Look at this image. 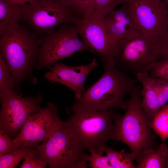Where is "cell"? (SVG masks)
<instances>
[{"label": "cell", "instance_id": "1", "mask_svg": "<svg viewBox=\"0 0 168 168\" xmlns=\"http://www.w3.org/2000/svg\"><path fill=\"white\" fill-rule=\"evenodd\" d=\"M37 35L26 25L19 23L1 36L0 54L11 70L17 92L25 80L30 84L37 83L32 72L40 49Z\"/></svg>", "mask_w": 168, "mask_h": 168}, {"label": "cell", "instance_id": "2", "mask_svg": "<svg viewBox=\"0 0 168 168\" xmlns=\"http://www.w3.org/2000/svg\"><path fill=\"white\" fill-rule=\"evenodd\" d=\"M67 110L72 114L65 126L85 150H95L98 154L107 141L115 140L116 123L120 114L112 110H94L75 103Z\"/></svg>", "mask_w": 168, "mask_h": 168}, {"label": "cell", "instance_id": "3", "mask_svg": "<svg viewBox=\"0 0 168 168\" xmlns=\"http://www.w3.org/2000/svg\"><path fill=\"white\" fill-rule=\"evenodd\" d=\"M103 67L101 77L85 91L79 99H75L74 103L85 108L100 111L126 110L127 104L124 98L138 80L117 68L113 60Z\"/></svg>", "mask_w": 168, "mask_h": 168}, {"label": "cell", "instance_id": "4", "mask_svg": "<svg viewBox=\"0 0 168 168\" xmlns=\"http://www.w3.org/2000/svg\"><path fill=\"white\" fill-rule=\"evenodd\" d=\"M124 114L118 118L115 140L126 144L134 160L144 149L154 148L155 136L152 132L151 121L142 104V87L136 85L129 93Z\"/></svg>", "mask_w": 168, "mask_h": 168}, {"label": "cell", "instance_id": "5", "mask_svg": "<svg viewBox=\"0 0 168 168\" xmlns=\"http://www.w3.org/2000/svg\"><path fill=\"white\" fill-rule=\"evenodd\" d=\"M161 38L141 34L130 39L118 40L113 59L119 69L135 76L149 73L162 57Z\"/></svg>", "mask_w": 168, "mask_h": 168}, {"label": "cell", "instance_id": "6", "mask_svg": "<svg viewBox=\"0 0 168 168\" xmlns=\"http://www.w3.org/2000/svg\"><path fill=\"white\" fill-rule=\"evenodd\" d=\"M35 149L49 168H86L88 166L85 150L65 126L55 131Z\"/></svg>", "mask_w": 168, "mask_h": 168}, {"label": "cell", "instance_id": "7", "mask_svg": "<svg viewBox=\"0 0 168 168\" xmlns=\"http://www.w3.org/2000/svg\"><path fill=\"white\" fill-rule=\"evenodd\" d=\"M21 7V21L41 36L73 23L77 16L66 0H34Z\"/></svg>", "mask_w": 168, "mask_h": 168}, {"label": "cell", "instance_id": "8", "mask_svg": "<svg viewBox=\"0 0 168 168\" xmlns=\"http://www.w3.org/2000/svg\"><path fill=\"white\" fill-rule=\"evenodd\" d=\"M72 23L65 24L56 31L38 38L40 49L35 69H49L59 60L72 56L75 53L86 50L96 52L78 37Z\"/></svg>", "mask_w": 168, "mask_h": 168}, {"label": "cell", "instance_id": "9", "mask_svg": "<svg viewBox=\"0 0 168 168\" xmlns=\"http://www.w3.org/2000/svg\"><path fill=\"white\" fill-rule=\"evenodd\" d=\"M42 94L23 97L10 90L0 93V129L10 137L16 136L29 116L41 110Z\"/></svg>", "mask_w": 168, "mask_h": 168}, {"label": "cell", "instance_id": "10", "mask_svg": "<svg viewBox=\"0 0 168 168\" xmlns=\"http://www.w3.org/2000/svg\"><path fill=\"white\" fill-rule=\"evenodd\" d=\"M65 124L58 115L57 106L49 102L46 106L28 116L12 141L18 148H35Z\"/></svg>", "mask_w": 168, "mask_h": 168}, {"label": "cell", "instance_id": "11", "mask_svg": "<svg viewBox=\"0 0 168 168\" xmlns=\"http://www.w3.org/2000/svg\"><path fill=\"white\" fill-rule=\"evenodd\" d=\"M72 23L82 40L98 54L103 66L113 60L115 45L107 31L103 16L94 11L82 17L77 16Z\"/></svg>", "mask_w": 168, "mask_h": 168}, {"label": "cell", "instance_id": "12", "mask_svg": "<svg viewBox=\"0 0 168 168\" xmlns=\"http://www.w3.org/2000/svg\"><path fill=\"white\" fill-rule=\"evenodd\" d=\"M142 34L161 38L167 29L168 10L161 0H128Z\"/></svg>", "mask_w": 168, "mask_h": 168}, {"label": "cell", "instance_id": "13", "mask_svg": "<svg viewBox=\"0 0 168 168\" xmlns=\"http://www.w3.org/2000/svg\"><path fill=\"white\" fill-rule=\"evenodd\" d=\"M105 23L114 45L118 40L135 38L142 34L133 7L128 0L119 9L108 14L105 17Z\"/></svg>", "mask_w": 168, "mask_h": 168}, {"label": "cell", "instance_id": "14", "mask_svg": "<svg viewBox=\"0 0 168 168\" xmlns=\"http://www.w3.org/2000/svg\"><path fill=\"white\" fill-rule=\"evenodd\" d=\"M98 65L96 58L88 64L78 66L56 63L49 69L44 77L50 83H59L68 87L74 92L75 99H78L85 91V82L87 76Z\"/></svg>", "mask_w": 168, "mask_h": 168}, {"label": "cell", "instance_id": "15", "mask_svg": "<svg viewBox=\"0 0 168 168\" xmlns=\"http://www.w3.org/2000/svg\"><path fill=\"white\" fill-rule=\"evenodd\" d=\"M135 77L142 86V107L152 121L161 107L154 78L149 73L138 74Z\"/></svg>", "mask_w": 168, "mask_h": 168}, {"label": "cell", "instance_id": "16", "mask_svg": "<svg viewBox=\"0 0 168 168\" xmlns=\"http://www.w3.org/2000/svg\"><path fill=\"white\" fill-rule=\"evenodd\" d=\"M168 156V147L162 142L156 149L148 148L143 149L135 159L136 168H166Z\"/></svg>", "mask_w": 168, "mask_h": 168}, {"label": "cell", "instance_id": "17", "mask_svg": "<svg viewBox=\"0 0 168 168\" xmlns=\"http://www.w3.org/2000/svg\"><path fill=\"white\" fill-rule=\"evenodd\" d=\"M22 5L11 0H0V35L21 21Z\"/></svg>", "mask_w": 168, "mask_h": 168}, {"label": "cell", "instance_id": "18", "mask_svg": "<svg viewBox=\"0 0 168 168\" xmlns=\"http://www.w3.org/2000/svg\"><path fill=\"white\" fill-rule=\"evenodd\" d=\"M105 153L113 168H135L133 161L134 159L130 153H126L124 150L116 151L105 144L100 149L99 154Z\"/></svg>", "mask_w": 168, "mask_h": 168}, {"label": "cell", "instance_id": "19", "mask_svg": "<svg viewBox=\"0 0 168 168\" xmlns=\"http://www.w3.org/2000/svg\"><path fill=\"white\" fill-rule=\"evenodd\" d=\"M152 129L162 142L168 138V102L162 106L151 121Z\"/></svg>", "mask_w": 168, "mask_h": 168}, {"label": "cell", "instance_id": "20", "mask_svg": "<svg viewBox=\"0 0 168 168\" xmlns=\"http://www.w3.org/2000/svg\"><path fill=\"white\" fill-rule=\"evenodd\" d=\"M33 148L21 147L9 153L0 155V168L16 167L20 162Z\"/></svg>", "mask_w": 168, "mask_h": 168}, {"label": "cell", "instance_id": "21", "mask_svg": "<svg viewBox=\"0 0 168 168\" xmlns=\"http://www.w3.org/2000/svg\"><path fill=\"white\" fill-rule=\"evenodd\" d=\"M16 90L14 79L11 70L0 54V93Z\"/></svg>", "mask_w": 168, "mask_h": 168}, {"label": "cell", "instance_id": "22", "mask_svg": "<svg viewBox=\"0 0 168 168\" xmlns=\"http://www.w3.org/2000/svg\"><path fill=\"white\" fill-rule=\"evenodd\" d=\"M77 16L82 17L95 11V0H66Z\"/></svg>", "mask_w": 168, "mask_h": 168}, {"label": "cell", "instance_id": "23", "mask_svg": "<svg viewBox=\"0 0 168 168\" xmlns=\"http://www.w3.org/2000/svg\"><path fill=\"white\" fill-rule=\"evenodd\" d=\"M128 0H95L94 10L105 17L110 12L114 10L117 5Z\"/></svg>", "mask_w": 168, "mask_h": 168}, {"label": "cell", "instance_id": "24", "mask_svg": "<svg viewBox=\"0 0 168 168\" xmlns=\"http://www.w3.org/2000/svg\"><path fill=\"white\" fill-rule=\"evenodd\" d=\"M47 163L39 156L36 149H32L24 159L20 168H45Z\"/></svg>", "mask_w": 168, "mask_h": 168}, {"label": "cell", "instance_id": "25", "mask_svg": "<svg viewBox=\"0 0 168 168\" xmlns=\"http://www.w3.org/2000/svg\"><path fill=\"white\" fill-rule=\"evenodd\" d=\"M90 155H87L86 160L89 163L88 166L91 168H113L106 155L103 156L93 150L90 152Z\"/></svg>", "mask_w": 168, "mask_h": 168}, {"label": "cell", "instance_id": "26", "mask_svg": "<svg viewBox=\"0 0 168 168\" xmlns=\"http://www.w3.org/2000/svg\"><path fill=\"white\" fill-rule=\"evenodd\" d=\"M154 78L161 107L168 102V79L160 77Z\"/></svg>", "mask_w": 168, "mask_h": 168}, {"label": "cell", "instance_id": "27", "mask_svg": "<svg viewBox=\"0 0 168 168\" xmlns=\"http://www.w3.org/2000/svg\"><path fill=\"white\" fill-rule=\"evenodd\" d=\"M149 73L154 77L168 79V56L158 60Z\"/></svg>", "mask_w": 168, "mask_h": 168}, {"label": "cell", "instance_id": "28", "mask_svg": "<svg viewBox=\"0 0 168 168\" xmlns=\"http://www.w3.org/2000/svg\"><path fill=\"white\" fill-rule=\"evenodd\" d=\"M10 138L5 132L0 130V155L9 153L18 148Z\"/></svg>", "mask_w": 168, "mask_h": 168}, {"label": "cell", "instance_id": "29", "mask_svg": "<svg viewBox=\"0 0 168 168\" xmlns=\"http://www.w3.org/2000/svg\"><path fill=\"white\" fill-rule=\"evenodd\" d=\"M162 50V58L168 56V30H167L162 37L161 38Z\"/></svg>", "mask_w": 168, "mask_h": 168}, {"label": "cell", "instance_id": "30", "mask_svg": "<svg viewBox=\"0 0 168 168\" xmlns=\"http://www.w3.org/2000/svg\"><path fill=\"white\" fill-rule=\"evenodd\" d=\"M13 2L17 4L22 5L26 4L27 2H29L34 0H11Z\"/></svg>", "mask_w": 168, "mask_h": 168}, {"label": "cell", "instance_id": "31", "mask_svg": "<svg viewBox=\"0 0 168 168\" xmlns=\"http://www.w3.org/2000/svg\"><path fill=\"white\" fill-rule=\"evenodd\" d=\"M161 1L167 6H168V0H161Z\"/></svg>", "mask_w": 168, "mask_h": 168}, {"label": "cell", "instance_id": "32", "mask_svg": "<svg viewBox=\"0 0 168 168\" xmlns=\"http://www.w3.org/2000/svg\"><path fill=\"white\" fill-rule=\"evenodd\" d=\"M168 10V19H167V29L168 30V6H167Z\"/></svg>", "mask_w": 168, "mask_h": 168}, {"label": "cell", "instance_id": "33", "mask_svg": "<svg viewBox=\"0 0 168 168\" xmlns=\"http://www.w3.org/2000/svg\"><path fill=\"white\" fill-rule=\"evenodd\" d=\"M166 168H168V156L167 161Z\"/></svg>", "mask_w": 168, "mask_h": 168}, {"label": "cell", "instance_id": "34", "mask_svg": "<svg viewBox=\"0 0 168 168\" xmlns=\"http://www.w3.org/2000/svg\"></svg>", "mask_w": 168, "mask_h": 168}]
</instances>
